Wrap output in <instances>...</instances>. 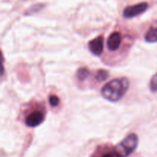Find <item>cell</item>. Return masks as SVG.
Here are the masks:
<instances>
[{"mask_svg":"<svg viewBox=\"0 0 157 157\" xmlns=\"http://www.w3.org/2000/svg\"><path fill=\"white\" fill-rule=\"evenodd\" d=\"M122 41V37L120 32H113L109 35L107 41V48L111 52H115L120 48Z\"/></svg>","mask_w":157,"mask_h":157,"instance_id":"obj_6","label":"cell"},{"mask_svg":"<svg viewBox=\"0 0 157 157\" xmlns=\"http://www.w3.org/2000/svg\"><path fill=\"white\" fill-rule=\"evenodd\" d=\"M89 75H90V71L87 67H81L78 69L76 73L77 78L81 81H84Z\"/></svg>","mask_w":157,"mask_h":157,"instance_id":"obj_8","label":"cell"},{"mask_svg":"<svg viewBox=\"0 0 157 157\" xmlns=\"http://www.w3.org/2000/svg\"><path fill=\"white\" fill-rule=\"evenodd\" d=\"M88 48L93 55L100 56L104 51V37L98 36L89 41Z\"/></svg>","mask_w":157,"mask_h":157,"instance_id":"obj_5","label":"cell"},{"mask_svg":"<svg viewBox=\"0 0 157 157\" xmlns=\"http://www.w3.org/2000/svg\"><path fill=\"white\" fill-rule=\"evenodd\" d=\"M102 157H118L116 153H107L103 155Z\"/></svg>","mask_w":157,"mask_h":157,"instance_id":"obj_13","label":"cell"},{"mask_svg":"<svg viewBox=\"0 0 157 157\" xmlns=\"http://www.w3.org/2000/svg\"><path fill=\"white\" fill-rule=\"evenodd\" d=\"M139 139L137 135L131 133L126 136L124 140L117 146L115 153L118 157H127L135 151L138 146Z\"/></svg>","mask_w":157,"mask_h":157,"instance_id":"obj_2","label":"cell"},{"mask_svg":"<svg viewBox=\"0 0 157 157\" xmlns=\"http://www.w3.org/2000/svg\"><path fill=\"white\" fill-rule=\"evenodd\" d=\"M45 118V114L40 110H35L26 116L25 123L29 127H35L42 124Z\"/></svg>","mask_w":157,"mask_h":157,"instance_id":"obj_4","label":"cell"},{"mask_svg":"<svg viewBox=\"0 0 157 157\" xmlns=\"http://www.w3.org/2000/svg\"><path fill=\"white\" fill-rule=\"evenodd\" d=\"M129 80L127 78L113 79L103 87L101 95L106 100L116 102L121 100L129 88Z\"/></svg>","mask_w":157,"mask_h":157,"instance_id":"obj_1","label":"cell"},{"mask_svg":"<svg viewBox=\"0 0 157 157\" xmlns=\"http://www.w3.org/2000/svg\"><path fill=\"white\" fill-rule=\"evenodd\" d=\"M49 103L52 107H57L60 104V99L56 95H51L49 97Z\"/></svg>","mask_w":157,"mask_h":157,"instance_id":"obj_11","label":"cell"},{"mask_svg":"<svg viewBox=\"0 0 157 157\" xmlns=\"http://www.w3.org/2000/svg\"><path fill=\"white\" fill-rule=\"evenodd\" d=\"M150 89L153 93L157 92V74L154 75L150 82Z\"/></svg>","mask_w":157,"mask_h":157,"instance_id":"obj_10","label":"cell"},{"mask_svg":"<svg viewBox=\"0 0 157 157\" xmlns=\"http://www.w3.org/2000/svg\"><path fill=\"white\" fill-rule=\"evenodd\" d=\"M148 9V4L147 2H140L133 6H127L123 12V15L126 18H132L137 15H141Z\"/></svg>","mask_w":157,"mask_h":157,"instance_id":"obj_3","label":"cell"},{"mask_svg":"<svg viewBox=\"0 0 157 157\" xmlns=\"http://www.w3.org/2000/svg\"><path fill=\"white\" fill-rule=\"evenodd\" d=\"M109 77V72L107 71L104 70V69H101V70H98L97 71L96 76L95 78L98 80V81H104L105 80H107V78Z\"/></svg>","mask_w":157,"mask_h":157,"instance_id":"obj_9","label":"cell"},{"mask_svg":"<svg viewBox=\"0 0 157 157\" xmlns=\"http://www.w3.org/2000/svg\"><path fill=\"white\" fill-rule=\"evenodd\" d=\"M145 40L147 42H157V21H154L146 33Z\"/></svg>","mask_w":157,"mask_h":157,"instance_id":"obj_7","label":"cell"},{"mask_svg":"<svg viewBox=\"0 0 157 157\" xmlns=\"http://www.w3.org/2000/svg\"><path fill=\"white\" fill-rule=\"evenodd\" d=\"M5 67H4V57H3L2 52L0 50V76L4 75Z\"/></svg>","mask_w":157,"mask_h":157,"instance_id":"obj_12","label":"cell"}]
</instances>
